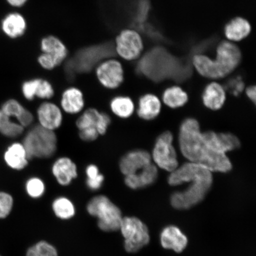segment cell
<instances>
[{"label":"cell","mask_w":256,"mask_h":256,"mask_svg":"<svg viewBox=\"0 0 256 256\" xmlns=\"http://www.w3.org/2000/svg\"><path fill=\"white\" fill-rule=\"evenodd\" d=\"M179 147L182 154L190 162L212 172H228L232 165L226 154L214 152L204 140L198 121L193 118L185 119L178 134Z\"/></svg>","instance_id":"obj_1"},{"label":"cell","mask_w":256,"mask_h":256,"mask_svg":"<svg viewBox=\"0 0 256 256\" xmlns=\"http://www.w3.org/2000/svg\"><path fill=\"white\" fill-rule=\"evenodd\" d=\"M212 172L203 166L186 162L171 172L168 183L172 186L190 184L184 191L176 192L171 196L175 209L184 210L196 206L204 200L213 184Z\"/></svg>","instance_id":"obj_2"},{"label":"cell","mask_w":256,"mask_h":256,"mask_svg":"<svg viewBox=\"0 0 256 256\" xmlns=\"http://www.w3.org/2000/svg\"><path fill=\"white\" fill-rule=\"evenodd\" d=\"M242 60L238 46L230 42L223 41L217 48L215 60L201 54L193 58L195 69L201 76L210 79H220L231 74Z\"/></svg>","instance_id":"obj_3"},{"label":"cell","mask_w":256,"mask_h":256,"mask_svg":"<svg viewBox=\"0 0 256 256\" xmlns=\"http://www.w3.org/2000/svg\"><path fill=\"white\" fill-rule=\"evenodd\" d=\"M22 142L30 160L52 158L57 152L58 140L56 132L36 124L26 133Z\"/></svg>","instance_id":"obj_4"},{"label":"cell","mask_w":256,"mask_h":256,"mask_svg":"<svg viewBox=\"0 0 256 256\" xmlns=\"http://www.w3.org/2000/svg\"><path fill=\"white\" fill-rule=\"evenodd\" d=\"M89 215L98 219V226L106 232L120 230L123 216L120 208L108 196L98 195L89 200L86 206Z\"/></svg>","instance_id":"obj_5"},{"label":"cell","mask_w":256,"mask_h":256,"mask_svg":"<svg viewBox=\"0 0 256 256\" xmlns=\"http://www.w3.org/2000/svg\"><path fill=\"white\" fill-rule=\"evenodd\" d=\"M41 53L37 58V62L42 69L52 72L62 66L68 58V50L58 38L49 35L40 40Z\"/></svg>","instance_id":"obj_6"},{"label":"cell","mask_w":256,"mask_h":256,"mask_svg":"<svg viewBox=\"0 0 256 256\" xmlns=\"http://www.w3.org/2000/svg\"><path fill=\"white\" fill-rule=\"evenodd\" d=\"M120 230L124 238V249L130 254L138 252L150 242L148 228L136 217H123Z\"/></svg>","instance_id":"obj_7"},{"label":"cell","mask_w":256,"mask_h":256,"mask_svg":"<svg viewBox=\"0 0 256 256\" xmlns=\"http://www.w3.org/2000/svg\"><path fill=\"white\" fill-rule=\"evenodd\" d=\"M174 136L169 131L160 134L154 146L152 158L156 164L166 171L172 172L178 168L177 153L174 145Z\"/></svg>","instance_id":"obj_8"},{"label":"cell","mask_w":256,"mask_h":256,"mask_svg":"<svg viewBox=\"0 0 256 256\" xmlns=\"http://www.w3.org/2000/svg\"><path fill=\"white\" fill-rule=\"evenodd\" d=\"M94 73L99 84L108 90L119 88L124 80L122 64L115 58L102 60L96 67Z\"/></svg>","instance_id":"obj_9"},{"label":"cell","mask_w":256,"mask_h":256,"mask_svg":"<svg viewBox=\"0 0 256 256\" xmlns=\"http://www.w3.org/2000/svg\"><path fill=\"white\" fill-rule=\"evenodd\" d=\"M115 52L124 60L131 62L138 58L143 50L142 36L135 30H122L114 39Z\"/></svg>","instance_id":"obj_10"},{"label":"cell","mask_w":256,"mask_h":256,"mask_svg":"<svg viewBox=\"0 0 256 256\" xmlns=\"http://www.w3.org/2000/svg\"><path fill=\"white\" fill-rule=\"evenodd\" d=\"M64 114L59 104L50 100H44L38 106L35 114L38 124L44 129L56 132L62 126Z\"/></svg>","instance_id":"obj_11"},{"label":"cell","mask_w":256,"mask_h":256,"mask_svg":"<svg viewBox=\"0 0 256 256\" xmlns=\"http://www.w3.org/2000/svg\"><path fill=\"white\" fill-rule=\"evenodd\" d=\"M152 156L146 150L136 149L128 152L122 156L119 168L124 176L136 174L151 164Z\"/></svg>","instance_id":"obj_12"},{"label":"cell","mask_w":256,"mask_h":256,"mask_svg":"<svg viewBox=\"0 0 256 256\" xmlns=\"http://www.w3.org/2000/svg\"><path fill=\"white\" fill-rule=\"evenodd\" d=\"M50 171L57 183L64 187L71 184L78 176V165L67 156H60L54 160Z\"/></svg>","instance_id":"obj_13"},{"label":"cell","mask_w":256,"mask_h":256,"mask_svg":"<svg viewBox=\"0 0 256 256\" xmlns=\"http://www.w3.org/2000/svg\"><path fill=\"white\" fill-rule=\"evenodd\" d=\"M59 105L64 114L72 116L80 114L85 110L84 94L78 88L70 86L62 92Z\"/></svg>","instance_id":"obj_14"},{"label":"cell","mask_w":256,"mask_h":256,"mask_svg":"<svg viewBox=\"0 0 256 256\" xmlns=\"http://www.w3.org/2000/svg\"><path fill=\"white\" fill-rule=\"evenodd\" d=\"M28 28L24 16L18 10L12 11L6 14L0 23L1 30L6 37L16 40L25 34Z\"/></svg>","instance_id":"obj_15"},{"label":"cell","mask_w":256,"mask_h":256,"mask_svg":"<svg viewBox=\"0 0 256 256\" xmlns=\"http://www.w3.org/2000/svg\"><path fill=\"white\" fill-rule=\"evenodd\" d=\"M202 136L208 146L216 152L226 154L240 146L239 139L232 133H216L210 130L202 132Z\"/></svg>","instance_id":"obj_16"},{"label":"cell","mask_w":256,"mask_h":256,"mask_svg":"<svg viewBox=\"0 0 256 256\" xmlns=\"http://www.w3.org/2000/svg\"><path fill=\"white\" fill-rule=\"evenodd\" d=\"M0 110L15 120L24 128L32 126L34 120V116L32 112L14 98L6 101Z\"/></svg>","instance_id":"obj_17"},{"label":"cell","mask_w":256,"mask_h":256,"mask_svg":"<svg viewBox=\"0 0 256 256\" xmlns=\"http://www.w3.org/2000/svg\"><path fill=\"white\" fill-rule=\"evenodd\" d=\"M158 178V168L151 163L136 174L124 176V182L130 190H137L154 184Z\"/></svg>","instance_id":"obj_18"},{"label":"cell","mask_w":256,"mask_h":256,"mask_svg":"<svg viewBox=\"0 0 256 256\" xmlns=\"http://www.w3.org/2000/svg\"><path fill=\"white\" fill-rule=\"evenodd\" d=\"M4 159L10 168L17 171L27 168L30 161L24 144L19 142H14L8 147Z\"/></svg>","instance_id":"obj_19"},{"label":"cell","mask_w":256,"mask_h":256,"mask_svg":"<svg viewBox=\"0 0 256 256\" xmlns=\"http://www.w3.org/2000/svg\"><path fill=\"white\" fill-rule=\"evenodd\" d=\"M163 248L181 252L186 248L188 238L177 226H170L162 230L160 236Z\"/></svg>","instance_id":"obj_20"},{"label":"cell","mask_w":256,"mask_h":256,"mask_svg":"<svg viewBox=\"0 0 256 256\" xmlns=\"http://www.w3.org/2000/svg\"><path fill=\"white\" fill-rule=\"evenodd\" d=\"M202 99L207 108L212 110H219L226 102L225 89L219 83L211 82L204 88Z\"/></svg>","instance_id":"obj_21"},{"label":"cell","mask_w":256,"mask_h":256,"mask_svg":"<svg viewBox=\"0 0 256 256\" xmlns=\"http://www.w3.org/2000/svg\"><path fill=\"white\" fill-rule=\"evenodd\" d=\"M160 99L152 94L142 95L138 104L137 114L143 120H152L158 116L161 112Z\"/></svg>","instance_id":"obj_22"},{"label":"cell","mask_w":256,"mask_h":256,"mask_svg":"<svg viewBox=\"0 0 256 256\" xmlns=\"http://www.w3.org/2000/svg\"><path fill=\"white\" fill-rule=\"evenodd\" d=\"M110 108L114 116L122 120L132 116L136 110L132 99L124 95L116 96L112 98L110 102Z\"/></svg>","instance_id":"obj_23"},{"label":"cell","mask_w":256,"mask_h":256,"mask_svg":"<svg viewBox=\"0 0 256 256\" xmlns=\"http://www.w3.org/2000/svg\"><path fill=\"white\" fill-rule=\"evenodd\" d=\"M251 32L248 22L242 18L232 19L225 28L227 39L232 41H240L247 37Z\"/></svg>","instance_id":"obj_24"},{"label":"cell","mask_w":256,"mask_h":256,"mask_svg":"<svg viewBox=\"0 0 256 256\" xmlns=\"http://www.w3.org/2000/svg\"><path fill=\"white\" fill-rule=\"evenodd\" d=\"M162 100L169 108H177L184 106L187 103L188 96L178 86H172L166 89L163 92Z\"/></svg>","instance_id":"obj_25"},{"label":"cell","mask_w":256,"mask_h":256,"mask_svg":"<svg viewBox=\"0 0 256 256\" xmlns=\"http://www.w3.org/2000/svg\"><path fill=\"white\" fill-rule=\"evenodd\" d=\"M53 212L58 218L62 220L72 219L76 215V207L72 200L66 196H59L52 204Z\"/></svg>","instance_id":"obj_26"},{"label":"cell","mask_w":256,"mask_h":256,"mask_svg":"<svg viewBox=\"0 0 256 256\" xmlns=\"http://www.w3.org/2000/svg\"><path fill=\"white\" fill-rule=\"evenodd\" d=\"M24 129L17 121L0 110V133L3 136L10 138H16L24 134Z\"/></svg>","instance_id":"obj_27"},{"label":"cell","mask_w":256,"mask_h":256,"mask_svg":"<svg viewBox=\"0 0 256 256\" xmlns=\"http://www.w3.org/2000/svg\"><path fill=\"white\" fill-rule=\"evenodd\" d=\"M100 114L101 111L95 108H86L79 114L76 121V126L78 130L90 128H94L97 130Z\"/></svg>","instance_id":"obj_28"},{"label":"cell","mask_w":256,"mask_h":256,"mask_svg":"<svg viewBox=\"0 0 256 256\" xmlns=\"http://www.w3.org/2000/svg\"><path fill=\"white\" fill-rule=\"evenodd\" d=\"M85 174L86 184L88 190L92 191L100 190L104 185L105 178L98 166L95 164L88 165L85 169Z\"/></svg>","instance_id":"obj_29"},{"label":"cell","mask_w":256,"mask_h":256,"mask_svg":"<svg viewBox=\"0 0 256 256\" xmlns=\"http://www.w3.org/2000/svg\"><path fill=\"white\" fill-rule=\"evenodd\" d=\"M25 190L28 196L33 199H39L46 193V184L40 177L33 176L26 182Z\"/></svg>","instance_id":"obj_30"},{"label":"cell","mask_w":256,"mask_h":256,"mask_svg":"<svg viewBox=\"0 0 256 256\" xmlns=\"http://www.w3.org/2000/svg\"><path fill=\"white\" fill-rule=\"evenodd\" d=\"M26 256H58V252L52 244L42 240L28 248Z\"/></svg>","instance_id":"obj_31"},{"label":"cell","mask_w":256,"mask_h":256,"mask_svg":"<svg viewBox=\"0 0 256 256\" xmlns=\"http://www.w3.org/2000/svg\"><path fill=\"white\" fill-rule=\"evenodd\" d=\"M55 94V88L52 83L47 79L40 78L36 88V98L43 101L50 100Z\"/></svg>","instance_id":"obj_32"},{"label":"cell","mask_w":256,"mask_h":256,"mask_svg":"<svg viewBox=\"0 0 256 256\" xmlns=\"http://www.w3.org/2000/svg\"><path fill=\"white\" fill-rule=\"evenodd\" d=\"M14 200L10 194L0 192V219H4L11 213Z\"/></svg>","instance_id":"obj_33"},{"label":"cell","mask_w":256,"mask_h":256,"mask_svg":"<svg viewBox=\"0 0 256 256\" xmlns=\"http://www.w3.org/2000/svg\"><path fill=\"white\" fill-rule=\"evenodd\" d=\"M39 78L28 79L22 84V92L26 100L32 102L36 99V92Z\"/></svg>","instance_id":"obj_34"},{"label":"cell","mask_w":256,"mask_h":256,"mask_svg":"<svg viewBox=\"0 0 256 256\" xmlns=\"http://www.w3.org/2000/svg\"><path fill=\"white\" fill-rule=\"evenodd\" d=\"M100 136L97 130L94 128H87L78 131V137L80 140L85 142H96Z\"/></svg>","instance_id":"obj_35"},{"label":"cell","mask_w":256,"mask_h":256,"mask_svg":"<svg viewBox=\"0 0 256 256\" xmlns=\"http://www.w3.org/2000/svg\"><path fill=\"white\" fill-rule=\"evenodd\" d=\"M227 89L234 96H238L242 94L244 88V84L240 78L230 80L227 82Z\"/></svg>","instance_id":"obj_36"},{"label":"cell","mask_w":256,"mask_h":256,"mask_svg":"<svg viewBox=\"0 0 256 256\" xmlns=\"http://www.w3.org/2000/svg\"><path fill=\"white\" fill-rule=\"evenodd\" d=\"M10 7L14 9L23 8L26 4L28 0H5Z\"/></svg>","instance_id":"obj_37"},{"label":"cell","mask_w":256,"mask_h":256,"mask_svg":"<svg viewBox=\"0 0 256 256\" xmlns=\"http://www.w3.org/2000/svg\"><path fill=\"white\" fill-rule=\"evenodd\" d=\"M256 87L254 86H250L248 88H246V94L248 97L252 102L256 103Z\"/></svg>","instance_id":"obj_38"}]
</instances>
